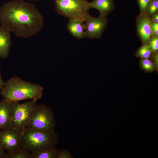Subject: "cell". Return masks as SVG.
I'll return each instance as SVG.
<instances>
[{
    "mask_svg": "<svg viewBox=\"0 0 158 158\" xmlns=\"http://www.w3.org/2000/svg\"><path fill=\"white\" fill-rule=\"evenodd\" d=\"M0 23L17 37L27 38L41 30L44 18L34 4L23 0H14L0 7Z\"/></svg>",
    "mask_w": 158,
    "mask_h": 158,
    "instance_id": "6da1fadb",
    "label": "cell"
},
{
    "mask_svg": "<svg viewBox=\"0 0 158 158\" xmlns=\"http://www.w3.org/2000/svg\"><path fill=\"white\" fill-rule=\"evenodd\" d=\"M11 127L10 101L3 98L0 102V130H6Z\"/></svg>",
    "mask_w": 158,
    "mask_h": 158,
    "instance_id": "30bf717a",
    "label": "cell"
},
{
    "mask_svg": "<svg viewBox=\"0 0 158 158\" xmlns=\"http://www.w3.org/2000/svg\"><path fill=\"white\" fill-rule=\"evenodd\" d=\"M71 152L66 149L59 150L56 158H73Z\"/></svg>",
    "mask_w": 158,
    "mask_h": 158,
    "instance_id": "44dd1931",
    "label": "cell"
},
{
    "mask_svg": "<svg viewBox=\"0 0 158 158\" xmlns=\"http://www.w3.org/2000/svg\"><path fill=\"white\" fill-rule=\"evenodd\" d=\"M37 99L26 101L22 104L18 101H10L11 127L23 133L28 123L31 112L36 104Z\"/></svg>",
    "mask_w": 158,
    "mask_h": 158,
    "instance_id": "8992f818",
    "label": "cell"
},
{
    "mask_svg": "<svg viewBox=\"0 0 158 158\" xmlns=\"http://www.w3.org/2000/svg\"><path fill=\"white\" fill-rule=\"evenodd\" d=\"M44 90L43 87L38 84L24 80L15 76L7 80L1 94L4 99L18 102L27 99H40Z\"/></svg>",
    "mask_w": 158,
    "mask_h": 158,
    "instance_id": "7a4b0ae2",
    "label": "cell"
},
{
    "mask_svg": "<svg viewBox=\"0 0 158 158\" xmlns=\"http://www.w3.org/2000/svg\"><path fill=\"white\" fill-rule=\"evenodd\" d=\"M158 12V0H152L145 14L150 17L152 15Z\"/></svg>",
    "mask_w": 158,
    "mask_h": 158,
    "instance_id": "ac0fdd59",
    "label": "cell"
},
{
    "mask_svg": "<svg viewBox=\"0 0 158 158\" xmlns=\"http://www.w3.org/2000/svg\"><path fill=\"white\" fill-rule=\"evenodd\" d=\"M150 18L152 22L158 23V12L153 14Z\"/></svg>",
    "mask_w": 158,
    "mask_h": 158,
    "instance_id": "cb8c5ba5",
    "label": "cell"
},
{
    "mask_svg": "<svg viewBox=\"0 0 158 158\" xmlns=\"http://www.w3.org/2000/svg\"><path fill=\"white\" fill-rule=\"evenodd\" d=\"M85 37L91 39H99L108 24L106 17H94L90 15L84 21Z\"/></svg>",
    "mask_w": 158,
    "mask_h": 158,
    "instance_id": "52a82bcc",
    "label": "cell"
},
{
    "mask_svg": "<svg viewBox=\"0 0 158 158\" xmlns=\"http://www.w3.org/2000/svg\"><path fill=\"white\" fill-rule=\"evenodd\" d=\"M56 9L59 15L70 19L85 21L90 15L87 0H55Z\"/></svg>",
    "mask_w": 158,
    "mask_h": 158,
    "instance_id": "5b68a950",
    "label": "cell"
},
{
    "mask_svg": "<svg viewBox=\"0 0 158 158\" xmlns=\"http://www.w3.org/2000/svg\"><path fill=\"white\" fill-rule=\"evenodd\" d=\"M27 127L47 132L55 131L56 121L51 109L44 104H36L31 112Z\"/></svg>",
    "mask_w": 158,
    "mask_h": 158,
    "instance_id": "277c9868",
    "label": "cell"
},
{
    "mask_svg": "<svg viewBox=\"0 0 158 158\" xmlns=\"http://www.w3.org/2000/svg\"><path fill=\"white\" fill-rule=\"evenodd\" d=\"M22 147L30 152L47 146H55L59 135L55 131L47 132L27 127L21 135Z\"/></svg>",
    "mask_w": 158,
    "mask_h": 158,
    "instance_id": "3957f363",
    "label": "cell"
},
{
    "mask_svg": "<svg viewBox=\"0 0 158 158\" xmlns=\"http://www.w3.org/2000/svg\"><path fill=\"white\" fill-rule=\"evenodd\" d=\"M6 158H31V153L25 148L22 147L12 152L7 153Z\"/></svg>",
    "mask_w": 158,
    "mask_h": 158,
    "instance_id": "9a60e30c",
    "label": "cell"
},
{
    "mask_svg": "<svg viewBox=\"0 0 158 158\" xmlns=\"http://www.w3.org/2000/svg\"><path fill=\"white\" fill-rule=\"evenodd\" d=\"M139 66L145 73H152L156 71L154 65L149 59L140 58Z\"/></svg>",
    "mask_w": 158,
    "mask_h": 158,
    "instance_id": "2e32d148",
    "label": "cell"
},
{
    "mask_svg": "<svg viewBox=\"0 0 158 158\" xmlns=\"http://www.w3.org/2000/svg\"><path fill=\"white\" fill-rule=\"evenodd\" d=\"M149 59L152 61L154 65L156 71L158 70V53H153L151 55Z\"/></svg>",
    "mask_w": 158,
    "mask_h": 158,
    "instance_id": "7402d4cb",
    "label": "cell"
},
{
    "mask_svg": "<svg viewBox=\"0 0 158 158\" xmlns=\"http://www.w3.org/2000/svg\"><path fill=\"white\" fill-rule=\"evenodd\" d=\"M33 0V1H37L39 0Z\"/></svg>",
    "mask_w": 158,
    "mask_h": 158,
    "instance_id": "4316f807",
    "label": "cell"
},
{
    "mask_svg": "<svg viewBox=\"0 0 158 158\" xmlns=\"http://www.w3.org/2000/svg\"><path fill=\"white\" fill-rule=\"evenodd\" d=\"M69 20L67 28L69 32L77 39L85 37L84 21L78 19Z\"/></svg>",
    "mask_w": 158,
    "mask_h": 158,
    "instance_id": "4fadbf2b",
    "label": "cell"
},
{
    "mask_svg": "<svg viewBox=\"0 0 158 158\" xmlns=\"http://www.w3.org/2000/svg\"><path fill=\"white\" fill-rule=\"evenodd\" d=\"M59 151L55 146H45L31 153V158H56Z\"/></svg>",
    "mask_w": 158,
    "mask_h": 158,
    "instance_id": "5bb4252c",
    "label": "cell"
},
{
    "mask_svg": "<svg viewBox=\"0 0 158 158\" xmlns=\"http://www.w3.org/2000/svg\"><path fill=\"white\" fill-rule=\"evenodd\" d=\"M152 0H137L140 13L145 14Z\"/></svg>",
    "mask_w": 158,
    "mask_h": 158,
    "instance_id": "ffe728a7",
    "label": "cell"
},
{
    "mask_svg": "<svg viewBox=\"0 0 158 158\" xmlns=\"http://www.w3.org/2000/svg\"><path fill=\"white\" fill-rule=\"evenodd\" d=\"M151 36H158V23L151 22Z\"/></svg>",
    "mask_w": 158,
    "mask_h": 158,
    "instance_id": "603a6c76",
    "label": "cell"
},
{
    "mask_svg": "<svg viewBox=\"0 0 158 158\" xmlns=\"http://www.w3.org/2000/svg\"><path fill=\"white\" fill-rule=\"evenodd\" d=\"M21 135L12 127L0 130V144L3 149L10 153L22 147Z\"/></svg>",
    "mask_w": 158,
    "mask_h": 158,
    "instance_id": "ba28073f",
    "label": "cell"
},
{
    "mask_svg": "<svg viewBox=\"0 0 158 158\" xmlns=\"http://www.w3.org/2000/svg\"><path fill=\"white\" fill-rule=\"evenodd\" d=\"M137 33L142 44H147L151 36V21L145 14L140 13L136 20Z\"/></svg>",
    "mask_w": 158,
    "mask_h": 158,
    "instance_id": "9c48e42d",
    "label": "cell"
},
{
    "mask_svg": "<svg viewBox=\"0 0 158 158\" xmlns=\"http://www.w3.org/2000/svg\"><path fill=\"white\" fill-rule=\"evenodd\" d=\"M7 154L4 151L0 144V158H6Z\"/></svg>",
    "mask_w": 158,
    "mask_h": 158,
    "instance_id": "d4e9b609",
    "label": "cell"
},
{
    "mask_svg": "<svg viewBox=\"0 0 158 158\" xmlns=\"http://www.w3.org/2000/svg\"><path fill=\"white\" fill-rule=\"evenodd\" d=\"M147 44L151 49L152 53L158 51V36H151Z\"/></svg>",
    "mask_w": 158,
    "mask_h": 158,
    "instance_id": "d6986e66",
    "label": "cell"
},
{
    "mask_svg": "<svg viewBox=\"0 0 158 158\" xmlns=\"http://www.w3.org/2000/svg\"><path fill=\"white\" fill-rule=\"evenodd\" d=\"M0 68V90H2L4 87L5 83L3 80L1 75V71Z\"/></svg>",
    "mask_w": 158,
    "mask_h": 158,
    "instance_id": "484cf974",
    "label": "cell"
},
{
    "mask_svg": "<svg viewBox=\"0 0 158 158\" xmlns=\"http://www.w3.org/2000/svg\"><path fill=\"white\" fill-rule=\"evenodd\" d=\"M152 52L147 44H142L135 54V56L140 58L149 59Z\"/></svg>",
    "mask_w": 158,
    "mask_h": 158,
    "instance_id": "e0dca14e",
    "label": "cell"
},
{
    "mask_svg": "<svg viewBox=\"0 0 158 158\" xmlns=\"http://www.w3.org/2000/svg\"><path fill=\"white\" fill-rule=\"evenodd\" d=\"M11 31L3 26H0V58H7L12 44Z\"/></svg>",
    "mask_w": 158,
    "mask_h": 158,
    "instance_id": "8fae6325",
    "label": "cell"
},
{
    "mask_svg": "<svg viewBox=\"0 0 158 158\" xmlns=\"http://www.w3.org/2000/svg\"><path fill=\"white\" fill-rule=\"evenodd\" d=\"M89 5L90 8L98 10L100 16L106 17L114 10V0H93Z\"/></svg>",
    "mask_w": 158,
    "mask_h": 158,
    "instance_id": "7c38bea8",
    "label": "cell"
}]
</instances>
